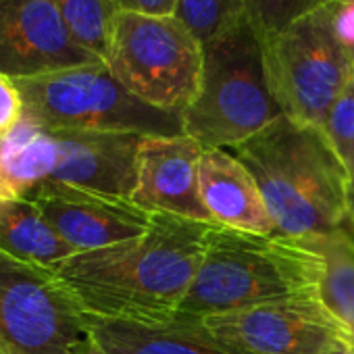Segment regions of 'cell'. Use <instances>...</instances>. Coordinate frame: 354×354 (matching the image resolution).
I'll list each match as a JSON object with an SVG mask.
<instances>
[{"mask_svg": "<svg viewBox=\"0 0 354 354\" xmlns=\"http://www.w3.org/2000/svg\"><path fill=\"white\" fill-rule=\"evenodd\" d=\"M209 225L156 213L142 236L77 252L53 271L92 317L167 323L196 277Z\"/></svg>", "mask_w": 354, "mask_h": 354, "instance_id": "6da1fadb", "label": "cell"}, {"mask_svg": "<svg viewBox=\"0 0 354 354\" xmlns=\"http://www.w3.org/2000/svg\"><path fill=\"white\" fill-rule=\"evenodd\" d=\"M234 154L254 175L279 236L308 240L346 223L350 173L319 127L281 115Z\"/></svg>", "mask_w": 354, "mask_h": 354, "instance_id": "7a4b0ae2", "label": "cell"}, {"mask_svg": "<svg viewBox=\"0 0 354 354\" xmlns=\"http://www.w3.org/2000/svg\"><path fill=\"white\" fill-rule=\"evenodd\" d=\"M321 257L306 240L211 223L196 277L177 317L213 315L290 300H317Z\"/></svg>", "mask_w": 354, "mask_h": 354, "instance_id": "3957f363", "label": "cell"}, {"mask_svg": "<svg viewBox=\"0 0 354 354\" xmlns=\"http://www.w3.org/2000/svg\"><path fill=\"white\" fill-rule=\"evenodd\" d=\"M142 138L46 129L24 119L0 140V198H26L42 182H61L131 201Z\"/></svg>", "mask_w": 354, "mask_h": 354, "instance_id": "277c9868", "label": "cell"}, {"mask_svg": "<svg viewBox=\"0 0 354 354\" xmlns=\"http://www.w3.org/2000/svg\"><path fill=\"white\" fill-rule=\"evenodd\" d=\"M203 53L201 88L182 115L184 133L205 150H234L281 117L267 86L261 40L244 19L203 44Z\"/></svg>", "mask_w": 354, "mask_h": 354, "instance_id": "5b68a950", "label": "cell"}, {"mask_svg": "<svg viewBox=\"0 0 354 354\" xmlns=\"http://www.w3.org/2000/svg\"><path fill=\"white\" fill-rule=\"evenodd\" d=\"M13 82L24 98V119L46 129L136 136L184 133L182 117L133 96L106 63Z\"/></svg>", "mask_w": 354, "mask_h": 354, "instance_id": "8992f818", "label": "cell"}, {"mask_svg": "<svg viewBox=\"0 0 354 354\" xmlns=\"http://www.w3.org/2000/svg\"><path fill=\"white\" fill-rule=\"evenodd\" d=\"M203 44L175 15L115 11L106 67L140 100L182 117L203 77Z\"/></svg>", "mask_w": 354, "mask_h": 354, "instance_id": "52a82bcc", "label": "cell"}, {"mask_svg": "<svg viewBox=\"0 0 354 354\" xmlns=\"http://www.w3.org/2000/svg\"><path fill=\"white\" fill-rule=\"evenodd\" d=\"M259 40L267 86L281 115L321 129L354 73L333 28L331 0Z\"/></svg>", "mask_w": 354, "mask_h": 354, "instance_id": "ba28073f", "label": "cell"}, {"mask_svg": "<svg viewBox=\"0 0 354 354\" xmlns=\"http://www.w3.org/2000/svg\"><path fill=\"white\" fill-rule=\"evenodd\" d=\"M88 313L53 269L0 250V348L5 354H67L86 337Z\"/></svg>", "mask_w": 354, "mask_h": 354, "instance_id": "9c48e42d", "label": "cell"}, {"mask_svg": "<svg viewBox=\"0 0 354 354\" xmlns=\"http://www.w3.org/2000/svg\"><path fill=\"white\" fill-rule=\"evenodd\" d=\"M104 63L69 32L55 0H0V73L11 80Z\"/></svg>", "mask_w": 354, "mask_h": 354, "instance_id": "30bf717a", "label": "cell"}, {"mask_svg": "<svg viewBox=\"0 0 354 354\" xmlns=\"http://www.w3.org/2000/svg\"><path fill=\"white\" fill-rule=\"evenodd\" d=\"M53 230L75 250L90 252L142 236L152 215L131 201L61 182H42L28 194Z\"/></svg>", "mask_w": 354, "mask_h": 354, "instance_id": "8fae6325", "label": "cell"}, {"mask_svg": "<svg viewBox=\"0 0 354 354\" xmlns=\"http://www.w3.org/2000/svg\"><path fill=\"white\" fill-rule=\"evenodd\" d=\"M217 339L248 354H325L337 333L317 300H290L201 321Z\"/></svg>", "mask_w": 354, "mask_h": 354, "instance_id": "7c38bea8", "label": "cell"}, {"mask_svg": "<svg viewBox=\"0 0 354 354\" xmlns=\"http://www.w3.org/2000/svg\"><path fill=\"white\" fill-rule=\"evenodd\" d=\"M203 154L205 148L186 133L142 138L131 203L150 215L213 223L201 196Z\"/></svg>", "mask_w": 354, "mask_h": 354, "instance_id": "4fadbf2b", "label": "cell"}, {"mask_svg": "<svg viewBox=\"0 0 354 354\" xmlns=\"http://www.w3.org/2000/svg\"><path fill=\"white\" fill-rule=\"evenodd\" d=\"M201 196L213 223L279 236L254 175L230 150H205L201 160Z\"/></svg>", "mask_w": 354, "mask_h": 354, "instance_id": "5bb4252c", "label": "cell"}, {"mask_svg": "<svg viewBox=\"0 0 354 354\" xmlns=\"http://www.w3.org/2000/svg\"><path fill=\"white\" fill-rule=\"evenodd\" d=\"M86 333L104 354H248L217 339L201 321L140 323L88 315Z\"/></svg>", "mask_w": 354, "mask_h": 354, "instance_id": "9a60e30c", "label": "cell"}, {"mask_svg": "<svg viewBox=\"0 0 354 354\" xmlns=\"http://www.w3.org/2000/svg\"><path fill=\"white\" fill-rule=\"evenodd\" d=\"M306 242L321 257L317 302L337 333L354 344V234L344 223Z\"/></svg>", "mask_w": 354, "mask_h": 354, "instance_id": "2e32d148", "label": "cell"}, {"mask_svg": "<svg viewBox=\"0 0 354 354\" xmlns=\"http://www.w3.org/2000/svg\"><path fill=\"white\" fill-rule=\"evenodd\" d=\"M0 250L44 269L77 254L28 198H0Z\"/></svg>", "mask_w": 354, "mask_h": 354, "instance_id": "e0dca14e", "label": "cell"}, {"mask_svg": "<svg viewBox=\"0 0 354 354\" xmlns=\"http://www.w3.org/2000/svg\"><path fill=\"white\" fill-rule=\"evenodd\" d=\"M73 38L98 59H106L115 7L111 0H55Z\"/></svg>", "mask_w": 354, "mask_h": 354, "instance_id": "ac0fdd59", "label": "cell"}, {"mask_svg": "<svg viewBox=\"0 0 354 354\" xmlns=\"http://www.w3.org/2000/svg\"><path fill=\"white\" fill-rule=\"evenodd\" d=\"M173 15L207 44L244 21L246 9L244 0H177Z\"/></svg>", "mask_w": 354, "mask_h": 354, "instance_id": "d6986e66", "label": "cell"}, {"mask_svg": "<svg viewBox=\"0 0 354 354\" xmlns=\"http://www.w3.org/2000/svg\"><path fill=\"white\" fill-rule=\"evenodd\" d=\"M325 3L329 0H244V9L246 21L259 38H265Z\"/></svg>", "mask_w": 354, "mask_h": 354, "instance_id": "ffe728a7", "label": "cell"}, {"mask_svg": "<svg viewBox=\"0 0 354 354\" xmlns=\"http://www.w3.org/2000/svg\"><path fill=\"white\" fill-rule=\"evenodd\" d=\"M321 131L342 162L350 167L354 160V73L331 104Z\"/></svg>", "mask_w": 354, "mask_h": 354, "instance_id": "44dd1931", "label": "cell"}, {"mask_svg": "<svg viewBox=\"0 0 354 354\" xmlns=\"http://www.w3.org/2000/svg\"><path fill=\"white\" fill-rule=\"evenodd\" d=\"M24 121V98L15 82L0 73V140L9 138Z\"/></svg>", "mask_w": 354, "mask_h": 354, "instance_id": "7402d4cb", "label": "cell"}, {"mask_svg": "<svg viewBox=\"0 0 354 354\" xmlns=\"http://www.w3.org/2000/svg\"><path fill=\"white\" fill-rule=\"evenodd\" d=\"M335 34L354 65V0H331Z\"/></svg>", "mask_w": 354, "mask_h": 354, "instance_id": "603a6c76", "label": "cell"}, {"mask_svg": "<svg viewBox=\"0 0 354 354\" xmlns=\"http://www.w3.org/2000/svg\"><path fill=\"white\" fill-rule=\"evenodd\" d=\"M115 11H133L146 15H173L177 0H111Z\"/></svg>", "mask_w": 354, "mask_h": 354, "instance_id": "cb8c5ba5", "label": "cell"}, {"mask_svg": "<svg viewBox=\"0 0 354 354\" xmlns=\"http://www.w3.org/2000/svg\"><path fill=\"white\" fill-rule=\"evenodd\" d=\"M325 354H354V344L350 339H346L344 335L335 333L331 337V342L327 344Z\"/></svg>", "mask_w": 354, "mask_h": 354, "instance_id": "d4e9b609", "label": "cell"}, {"mask_svg": "<svg viewBox=\"0 0 354 354\" xmlns=\"http://www.w3.org/2000/svg\"><path fill=\"white\" fill-rule=\"evenodd\" d=\"M67 354H104V352L100 350V346H98L90 335H86V337H82L80 342H75V344L69 348Z\"/></svg>", "mask_w": 354, "mask_h": 354, "instance_id": "484cf974", "label": "cell"}, {"mask_svg": "<svg viewBox=\"0 0 354 354\" xmlns=\"http://www.w3.org/2000/svg\"><path fill=\"white\" fill-rule=\"evenodd\" d=\"M348 173H350V182H348V217H346V225L354 234V160L348 167Z\"/></svg>", "mask_w": 354, "mask_h": 354, "instance_id": "4316f807", "label": "cell"}, {"mask_svg": "<svg viewBox=\"0 0 354 354\" xmlns=\"http://www.w3.org/2000/svg\"><path fill=\"white\" fill-rule=\"evenodd\" d=\"M0 354H5V352H3V348H0Z\"/></svg>", "mask_w": 354, "mask_h": 354, "instance_id": "83f0119b", "label": "cell"}]
</instances>
